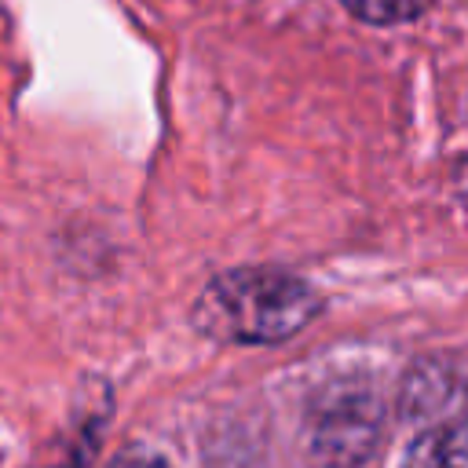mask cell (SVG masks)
I'll list each match as a JSON object with an SVG mask.
<instances>
[{"label": "cell", "mask_w": 468, "mask_h": 468, "mask_svg": "<svg viewBox=\"0 0 468 468\" xmlns=\"http://www.w3.org/2000/svg\"><path fill=\"white\" fill-rule=\"evenodd\" d=\"M406 468H468V446H464V424L446 420L439 428H428L413 439L406 450Z\"/></svg>", "instance_id": "3"}, {"label": "cell", "mask_w": 468, "mask_h": 468, "mask_svg": "<svg viewBox=\"0 0 468 468\" xmlns=\"http://www.w3.org/2000/svg\"><path fill=\"white\" fill-rule=\"evenodd\" d=\"M106 468H168L161 457H150V453H124L117 461H110Z\"/></svg>", "instance_id": "5"}, {"label": "cell", "mask_w": 468, "mask_h": 468, "mask_svg": "<svg viewBox=\"0 0 468 468\" xmlns=\"http://www.w3.org/2000/svg\"><path fill=\"white\" fill-rule=\"evenodd\" d=\"M318 314L314 289L278 267L216 274L194 300V325L230 344H278Z\"/></svg>", "instance_id": "1"}, {"label": "cell", "mask_w": 468, "mask_h": 468, "mask_svg": "<svg viewBox=\"0 0 468 468\" xmlns=\"http://www.w3.org/2000/svg\"><path fill=\"white\" fill-rule=\"evenodd\" d=\"M431 0H344V7L369 26H399L428 11Z\"/></svg>", "instance_id": "4"}, {"label": "cell", "mask_w": 468, "mask_h": 468, "mask_svg": "<svg viewBox=\"0 0 468 468\" xmlns=\"http://www.w3.org/2000/svg\"><path fill=\"white\" fill-rule=\"evenodd\" d=\"M380 442V406L366 388L340 384L322 391L307 413L311 457L325 468H358Z\"/></svg>", "instance_id": "2"}]
</instances>
